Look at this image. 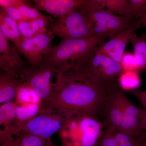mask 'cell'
<instances>
[{
  "label": "cell",
  "mask_w": 146,
  "mask_h": 146,
  "mask_svg": "<svg viewBox=\"0 0 146 146\" xmlns=\"http://www.w3.org/2000/svg\"><path fill=\"white\" fill-rule=\"evenodd\" d=\"M55 72L51 93L42 107L95 117L106 104V86L83 66L66 65Z\"/></svg>",
  "instance_id": "obj_1"
},
{
  "label": "cell",
  "mask_w": 146,
  "mask_h": 146,
  "mask_svg": "<svg viewBox=\"0 0 146 146\" xmlns=\"http://www.w3.org/2000/svg\"><path fill=\"white\" fill-rule=\"evenodd\" d=\"M107 39L101 35L82 39L63 38L45 55L41 66L54 71L66 65L83 66Z\"/></svg>",
  "instance_id": "obj_2"
},
{
  "label": "cell",
  "mask_w": 146,
  "mask_h": 146,
  "mask_svg": "<svg viewBox=\"0 0 146 146\" xmlns=\"http://www.w3.org/2000/svg\"><path fill=\"white\" fill-rule=\"evenodd\" d=\"M83 4L67 15L49 22V29L55 35L62 38L82 39L94 36L92 21Z\"/></svg>",
  "instance_id": "obj_3"
},
{
  "label": "cell",
  "mask_w": 146,
  "mask_h": 146,
  "mask_svg": "<svg viewBox=\"0 0 146 146\" xmlns=\"http://www.w3.org/2000/svg\"><path fill=\"white\" fill-rule=\"evenodd\" d=\"M63 122L61 111L42 107L39 114L31 119L22 123L16 121V136L29 133L47 140L60 131Z\"/></svg>",
  "instance_id": "obj_4"
},
{
  "label": "cell",
  "mask_w": 146,
  "mask_h": 146,
  "mask_svg": "<svg viewBox=\"0 0 146 146\" xmlns=\"http://www.w3.org/2000/svg\"><path fill=\"white\" fill-rule=\"evenodd\" d=\"M85 3L83 6L88 11L92 21L94 36L101 35L111 39L126 31L136 22L105 9H91L85 5Z\"/></svg>",
  "instance_id": "obj_5"
},
{
  "label": "cell",
  "mask_w": 146,
  "mask_h": 146,
  "mask_svg": "<svg viewBox=\"0 0 146 146\" xmlns=\"http://www.w3.org/2000/svg\"><path fill=\"white\" fill-rule=\"evenodd\" d=\"M55 35L48 29L45 33L26 38L22 37L15 46L32 68L42 65L44 56L52 47Z\"/></svg>",
  "instance_id": "obj_6"
},
{
  "label": "cell",
  "mask_w": 146,
  "mask_h": 146,
  "mask_svg": "<svg viewBox=\"0 0 146 146\" xmlns=\"http://www.w3.org/2000/svg\"><path fill=\"white\" fill-rule=\"evenodd\" d=\"M84 67L106 86L119 76L123 72L120 62L115 61L98 49Z\"/></svg>",
  "instance_id": "obj_7"
},
{
  "label": "cell",
  "mask_w": 146,
  "mask_h": 146,
  "mask_svg": "<svg viewBox=\"0 0 146 146\" xmlns=\"http://www.w3.org/2000/svg\"><path fill=\"white\" fill-rule=\"evenodd\" d=\"M16 46L0 31V68L4 72L21 77L30 65L21 57Z\"/></svg>",
  "instance_id": "obj_8"
},
{
  "label": "cell",
  "mask_w": 146,
  "mask_h": 146,
  "mask_svg": "<svg viewBox=\"0 0 146 146\" xmlns=\"http://www.w3.org/2000/svg\"><path fill=\"white\" fill-rule=\"evenodd\" d=\"M55 74L54 71L43 66L36 68L30 66L24 72L21 78L24 83L35 91L43 102L50 95L53 84L52 79Z\"/></svg>",
  "instance_id": "obj_9"
},
{
  "label": "cell",
  "mask_w": 146,
  "mask_h": 146,
  "mask_svg": "<svg viewBox=\"0 0 146 146\" xmlns=\"http://www.w3.org/2000/svg\"><path fill=\"white\" fill-rule=\"evenodd\" d=\"M142 27L141 21H136L129 29L117 35L109 41L104 42L97 49L115 61L120 62L128 43L131 41V37L136 30Z\"/></svg>",
  "instance_id": "obj_10"
},
{
  "label": "cell",
  "mask_w": 146,
  "mask_h": 146,
  "mask_svg": "<svg viewBox=\"0 0 146 146\" xmlns=\"http://www.w3.org/2000/svg\"><path fill=\"white\" fill-rule=\"evenodd\" d=\"M86 0H33L34 7L60 18L86 2Z\"/></svg>",
  "instance_id": "obj_11"
},
{
  "label": "cell",
  "mask_w": 146,
  "mask_h": 146,
  "mask_svg": "<svg viewBox=\"0 0 146 146\" xmlns=\"http://www.w3.org/2000/svg\"><path fill=\"white\" fill-rule=\"evenodd\" d=\"M119 90L107 88L106 109L108 126L106 130L115 134L117 132L122 121L123 110L120 102Z\"/></svg>",
  "instance_id": "obj_12"
},
{
  "label": "cell",
  "mask_w": 146,
  "mask_h": 146,
  "mask_svg": "<svg viewBox=\"0 0 146 146\" xmlns=\"http://www.w3.org/2000/svg\"><path fill=\"white\" fill-rule=\"evenodd\" d=\"M85 5L91 9H105L132 20L128 0H87Z\"/></svg>",
  "instance_id": "obj_13"
},
{
  "label": "cell",
  "mask_w": 146,
  "mask_h": 146,
  "mask_svg": "<svg viewBox=\"0 0 146 146\" xmlns=\"http://www.w3.org/2000/svg\"><path fill=\"white\" fill-rule=\"evenodd\" d=\"M23 80L18 76L1 72L0 104H2L16 99L18 89L23 84Z\"/></svg>",
  "instance_id": "obj_14"
},
{
  "label": "cell",
  "mask_w": 146,
  "mask_h": 146,
  "mask_svg": "<svg viewBox=\"0 0 146 146\" xmlns=\"http://www.w3.org/2000/svg\"><path fill=\"white\" fill-rule=\"evenodd\" d=\"M0 31L9 42L16 45L22 38L18 23L11 18L3 9H0Z\"/></svg>",
  "instance_id": "obj_15"
},
{
  "label": "cell",
  "mask_w": 146,
  "mask_h": 146,
  "mask_svg": "<svg viewBox=\"0 0 146 146\" xmlns=\"http://www.w3.org/2000/svg\"><path fill=\"white\" fill-rule=\"evenodd\" d=\"M18 27L22 37L29 38L46 32L49 22L43 19L29 20L18 22Z\"/></svg>",
  "instance_id": "obj_16"
},
{
  "label": "cell",
  "mask_w": 146,
  "mask_h": 146,
  "mask_svg": "<svg viewBox=\"0 0 146 146\" xmlns=\"http://www.w3.org/2000/svg\"><path fill=\"white\" fill-rule=\"evenodd\" d=\"M131 42L133 47V54L138 63L139 72L145 70H146V40L135 33L131 37Z\"/></svg>",
  "instance_id": "obj_17"
},
{
  "label": "cell",
  "mask_w": 146,
  "mask_h": 146,
  "mask_svg": "<svg viewBox=\"0 0 146 146\" xmlns=\"http://www.w3.org/2000/svg\"><path fill=\"white\" fill-rule=\"evenodd\" d=\"M16 104V121L25 122L31 119L39 114L42 104Z\"/></svg>",
  "instance_id": "obj_18"
},
{
  "label": "cell",
  "mask_w": 146,
  "mask_h": 146,
  "mask_svg": "<svg viewBox=\"0 0 146 146\" xmlns=\"http://www.w3.org/2000/svg\"><path fill=\"white\" fill-rule=\"evenodd\" d=\"M15 103L17 104H42V101L35 91L26 84H23L18 89Z\"/></svg>",
  "instance_id": "obj_19"
},
{
  "label": "cell",
  "mask_w": 146,
  "mask_h": 146,
  "mask_svg": "<svg viewBox=\"0 0 146 146\" xmlns=\"http://www.w3.org/2000/svg\"><path fill=\"white\" fill-rule=\"evenodd\" d=\"M16 121V104L15 100L8 102L0 106V125L8 127Z\"/></svg>",
  "instance_id": "obj_20"
},
{
  "label": "cell",
  "mask_w": 146,
  "mask_h": 146,
  "mask_svg": "<svg viewBox=\"0 0 146 146\" xmlns=\"http://www.w3.org/2000/svg\"><path fill=\"white\" fill-rule=\"evenodd\" d=\"M137 71H124L119 76V82L121 87L125 90L134 89L141 84L139 74Z\"/></svg>",
  "instance_id": "obj_21"
},
{
  "label": "cell",
  "mask_w": 146,
  "mask_h": 146,
  "mask_svg": "<svg viewBox=\"0 0 146 146\" xmlns=\"http://www.w3.org/2000/svg\"><path fill=\"white\" fill-rule=\"evenodd\" d=\"M18 146H45L46 140L29 133H23L16 138Z\"/></svg>",
  "instance_id": "obj_22"
},
{
  "label": "cell",
  "mask_w": 146,
  "mask_h": 146,
  "mask_svg": "<svg viewBox=\"0 0 146 146\" xmlns=\"http://www.w3.org/2000/svg\"><path fill=\"white\" fill-rule=\"evenodd\" d=\"M119 95L124 113L129 116L142 118L143 109H140L133 105L121 91H119Z\"/></svg>",
  "instance_id": "obj_23"
},
{
  "label": "cell",
  "mask_w": 146,
  "mask_h": 146,
  "mask_svg": "<svg viewBox=\"0 0 146 146\" xmlns=\"http://www.w3.org/2000/svg\"><path fill=\"white\" fill-rule=\"evenodd\" d=\"M18 9L21 11L23 16L27 21L43 19L48 21L49 23L54 20L50 16H45L39 10L35 7H31L30 6H22Z\"/></svg>",
  "instance_id": "obj_24"
},
{
  "label": "cell",
  "mask_w": 146,
  "mask_h": 146,
  "mask_svg": "<svg viewBox=\"0 0 146 146\" xmlns=\"http://www.w3.org/2000/svg\"><path fill=\"white\" fill-rule=\"evenodd\" d=\"M132 19L137 21L146 13V0H128Z\"/></svg>",
  "instance_id": "obj_25"
},
{
  "label": "cell",
  "mask_w": 146,
  "mask_h": 146,
  "mask_svg": "<svg viewBox=\"0 0 146 146\" xmlns=\"http://www.w3.org/2000/svg\"><path fill=\"white\" fill-rule=\"evenodd\" d=\"M123 72L137 71L139 72V67L134 54L125 52L120 61Z\"/></svg>",
  "instance_id": "obj_26"
},
{
  "label": "cell",
  "mask_w": 146,
  "mask_h": 146,
  "mask_svg": "<svg viewBox=\"0 0 146 146\" xmlns=\"http://www.w3.org/2000/svg\"><path fill=\"white\" fill-rule=\"evenodd\" d=\"M115 146H141L135 137L117 132L114 134Z\"/></svg>",
  "instance_id": "obj_27"
},
{
  "label": "cell",
  "mask_w": 146,
  "mask_h": 146,
  "mask_svg": "<svg viewBox=\"0 0 146 146\" xmlns=\"http://www.w3.org/2000/svg\"><path fill=\"white\" fill-rule=\"evenodd\" d=\"M29 3V1L26 0H0V6L3 9L8 7L18 8L22 6H30Z\"/></svg>",
  "instance_id": "obj_28"
},
{
  "label": "cell",
  "mask_w": 146,
  "mask_h": 146,
  "mask_svg": "<svg viewBox=\"0 0 146 146\" xmlns=\"http://www.w3.org/2000/svg\"><path fill=\"white\" fill-rule=\"evenodd\" d=\"M114 134L106 131L101 138L98 146H115Z\"/></svg>",
  "instance_id": "obj_29"
},
{
  "label": "cell",
  "mask_w": 146,
  "mask_h": 146,
  "mask_svg": "<svg viewBox=\"0 0 146 146\" xmlns=\"http://www.w3.org/2000/svg\"><path fill=\"white\" fill-rule=\"evenodd\" d=\"M3 9L11 18L15 20L17 23L22 21H27L23 16L21 11L18 8L8 7Z\"/></svg>",
  "instance_id": "obj_30"
},
{
  "label": "cell",
  "mask_w": 146,
  "mask_h": 146,
  "mask_svg": "<svg viewBox=\"0 0 146 146\" xmlns=\"http://www.w3.org/2000/svg\"><path fill=\"white\" fill-rule=\"evenodd\" d=\"M132 93L146 108V91L134 90Z\"/></svg>",
  "instance_id": "obj_31"
},
{
  "label": "cell",
  "mask_w": 146,
  "mask_h": 146,
  "mask_svg": "<svg viewBox=\"0 0 146 146\" xmlns=\"http://www.w3.org/2000/svg\"><path fill=\"white\" fill-rule=\"evenodd\" d=\"M1 146H18L16 138L13 137L8 138Z\"/></svg>",
  "instance_id": "obj_32"
},
{
  "label": "cell",
  "mask_w": 146,
  "mask_h": 146,
  "mask_svg": "<svg viewBox=\"0 0 146 146\" xmlns=\"http://www.w3.org/2000/svg\"><path fill=\"white\" fill-rule=\"evenodd\" d=\"M142 126L143 130L146 131V109H143L142 116Z\"/></svg>",
  "instance_id": "obj_33"
},
{
  "label": "cell",
  "mask_w": 146,
  "mask_h": 146,
  "mask_svg": "<svg viewBox=\"0 0 146 146\" xmlns=\"http://www.w3.org/2000/svg\"><path fill=\"white\" fill-rule=\"evenodd\" d=\"M59 146L56 145L53 142L51 138H49L46 140V146Z\"/></svg>",
  "instance_id": "obj_34"
},
{
  "label": "cell",
  "mask_w": 146,
  "mask_h": 146,
  "mask_svg": "<svg viewBox=\"0 0 146 146\" xmlns=\"http://www.w3.org/2000/svg\"><path fill=\"white\" fill-rule=\"evenodd\" d=\"M140 37H142L143 39L146 41V33H142L140 35Z\"/></svg>",
  "instance_id": "obj_35"
},
{
  "label": "cell",
  "mask_w": 146,
  "mask_h": 146,
  "mask_svg": "<svg viewBox=\"0 0 146 146\" xmlns=\"http://www.w3.org/2000/svg\"><path fill=\"white\" fill-rule=\"evenodd\" d=\"M141 146H146V145H144Z\"/></svg>",
  "instance_id": "obj_36"
}]
</instances>
